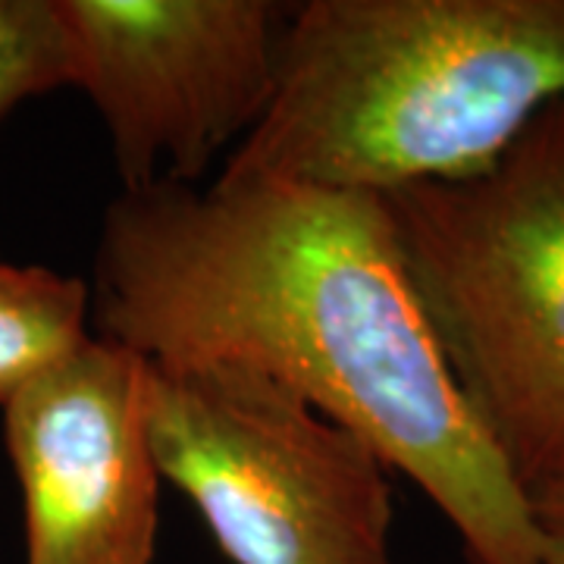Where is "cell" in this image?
Listing matches in <instances>:
<instances>
[{
  "instance_id": "obj_1",
  "label": "cell",
  "mask_w": 564,
  "mask_h": 564,
  "mask_svg": "<svg viewBox=\"0 0 564 564\" xmlns=\"http://www.w3.org/2000/svg\"><path fill=\"white\" fill-rule=\"evenodd\" d=\"M98 336L154 364L232 367L355 430L458 533L467 564H536L524 489L464 402L380 195L232 176L107 207Z\"/></svg>"
},
{
  "instance_id": "obj_2",
  "label": "cell",
  "mask_w": 564,
  "mask_h": 564,
  "mask_svg": "<svg viewBox=\"0 0 564 564\" xmlns=\"http://www.w3.org/2000/svg\"><path fill=\"white\" fill-rule=\"evenodd\" d=\"M564 101V0H304L223 173L389 195L480 176Z\"/></svg>"
},
{
  "instance_id": "obj_3",
  "label": "cell",
  "mask_w": 564,
  "mask_h": 564,
  "mask_svg": "<svg viewBox=\"0 0 564 564\" xmlns=\"http://www.w3.org/2000/svg\"><path fill=\"white\" fill-rule=\"evenodd\" d=\"M464 402L530 499L564 480V101L480 176L380 195Z\"/></svg>"
},
{
  "instance_id": "obj_4",
  "label": "cell",
  "mask_w": 564,
  "mask_h": 564,
  "mask_svg": "<svg viewBox=\"0 0 564 564\" xmlns=\"http://www.w3.org/2000/svg\"><path fill=\"white\" fill-rule=\"evenodd\" d=\"M144 411L161 477L232 564H395L389 464L307 399L248 370L148 361Z\"/></svg>"
},
{
  "instance_id": "obj_5",
  "label": "cell",
  "mask_w": 564,
  "mask_h": 564,
  "mask_svg": "<svg viewBox=\"0 0 564 564\" xmlns=\"http://www.w3.org/2000/svg\"><path fill=\"white\" fill-rule=\"evenodd\" d=\"M69 88L95 104L122 192L195 185L270 110L295 3L54 0ZM232 148V151H236Z\"/></svg>"
},
{
  "instance_id": "obj_6",
  "label": "cell",
  "mask_w": 564,
  "mask_h": 564,
  "mask_svg": "<svg viewBox=\"0 0 564 564\" xmlns=\"http://www.w3.org/2000/svg\"><path fill=\"white\" fill-rule=\"evenodd\" d=\"M144 370L141 355L95 333L0 404L25 564H154L163 477Z\"/></svg>"
},
{
  "instance_id": "obj_7",
  "label": "cell",
  "mask_w": 564,
  "mask_h": 564,
  "mask_svg": "<svg viewBox=\"0 0 564 564\" xmlns=\"http://www.w3.org/2000/svg\"><path fill=\"white\" fill-rule=\"evenodd\" d=\"M91 289L41 263L0 258V404L91 339Z\"/></svg>"
},
{
  "instance_id": "obj_8",
  "label": "cell",
  "mask_w": 564,
  "mask_h": 564,
  "mask_svg": "<svg viewBox=\"0 0 564 564\" xmlns=\"http://www.w3.org/2000/svg\"><path fill=\"white\" fill-rule=\"evenodd\" d=\"M54 88H69V51L57 3L0 0V120Z\"/></svg>"
},
{
  "instance_id": "obj_9",
  "label": "cell",
  "mask_w": 564,
  "mask_h": 564,
  "mask_svg": "<svg viewBox=\"0 0 564 564\" xmlns=\"http://www.w3.org/2000/svg\"><path fill=\"white\" fill-rule=\"evenodd\" d=\"M530 511L540 536V562L564 564V480L530 496Z\"/></svg>"
}]
</instances>
